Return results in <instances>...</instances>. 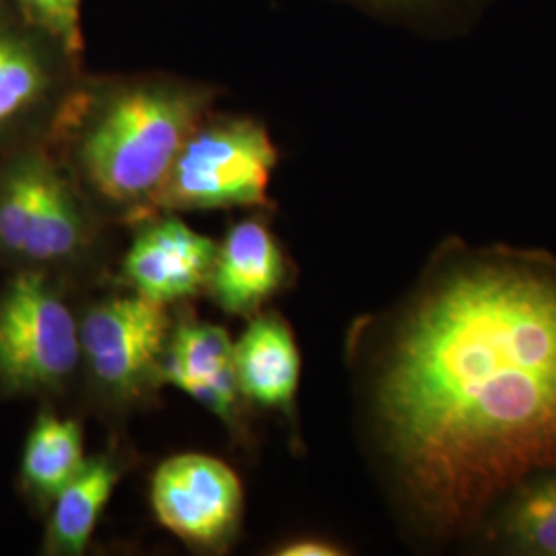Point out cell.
<instances>
[{
	"label": "cell",
	"mask_w": 556,
	"mask_h": 556,
	"mask_svg": "<svg viewBox=\"0 0 556 556\" xmlns=\"http://www.w3.org/2000/svg\"><path fill=\"white\" fill-rule=\"evenodd\" d=\"M376 11L418 23H450L470 4V0H357Z\"/></svg>",
	"instance_id": "17"
},
{
	"label": "cell",
	"mask_w": 556,
	"mask_h": 556,
	"mask_svg": "<svg viewBox=\"0 0 556 556\" xmlns=\"http://www.w3.org/2000/svg\"><path fill=\"white\" fill-rule=\"evenodd\" d=\"M20 20L60 46L71 59L83 56L80 0H13Z\"/></svg>",
	"instance_id": "16"
},
{
	"label": "cell",
	"mask_w": 556,
	"mask_h": 556,
	"mask_svg": "<svg viewBox=\"0 0 556 556\" xmlns=\"http://www.w3.org/2000/svg\"><path fill=\"white\" fill-rule=\"evenodd\" d=\"M293 264L268 219L252 215L233 223L217 243L206 293L220 312L252 318L291 282Z\"/></svg>",
	"instance_id": "11"
},
{
	"label": "cell",
	"mask_w": 556,
	"mask_h": 556,
	"mask_svg": "<svg viewBox=\"0 0 556 556\" xmlns=\"http://www.w3.org/2000/svg\"><path fill=\"white\" fill-rule=\"evenodd\" d=\"M358 427L397 519L447 544L556 468V256L447 239L346 337Z\"/></svg>",
	"instance_id": "1"
},
{
	"label": "cell",
	"mask_w": 556,
	"mask_h": 556,
	"mask_svg": "<svg viewBox=\"0 0 556 556\" xmlns=\"http://www.w3.org/2000/svg\"><path fill=\"white\" fill-rule=\"evenodd\" d=\"M239 390L248 404L295 418L301 353L291 324L266 307L233 340Z\"/></svg>",
	"instance_id": "12"
},
{
	"label": "cell",
	"mask_w": 556,
	"mask_h": 556,
	"mask_svg": "<svg viewBox=\"0 0 556 556\" xmlns=\"http://www.w3.org/2000/svg\"><path fill=\"white\" fill-rule=\"evenodd\" d=\"M119 277L126 289L167 307L206 293L217 241L192 229L176 213H157L132 227Z\"/></svg>",
	"instance_id": "9"
},
{
	"label": "cell",
	"mask_w": 556,
	"mask_h": 556,
	"mask_svg": "<svg viewBox=\"0 0 556 556\" xmlns=\"http://www.w3.org/2000/svg\"><path fill=\"white\" fill-rule=\"evenodd\" d=\"M482 530L509 553L556 556V468L516 486Z\"/></svg>",
	"instance_id": "15"
},
{
	"label": "cell",
	"mask_w": 556,
	"mask_h": 556,
	"mask_svg": "<svg viewBox=\"0 0 556 556\" xmlns=\"http://www.w3.org/2000/svg\"><path fill=\"white\" fill-rule=\"evenodd\" d=\"M126 457L118 450H105L87 457L48 509L41 553L48 556H80L87 553L101 516L126 472Z\"/></svg>",
	"instance_id": "13"
},
{
	"label": "cell",
	"mask_w": 556,
	"mask_h": 556,
	"mask_svg": "<svg viewBox=\"0 0 556 556\" xmlns=\"http://www.w3.org/2000/svg\"><path fill=\"white\" fill-rule=\"evenodd\" d=\"M174 318L172 307L126 287L80 309V379L105 413L126 415L157 396Z\"/></svg>",
	"instance_id": "6"
},
{
	"label": "cell",
	"mask_w": 556,
	"mask_h": 556,
	"mask_svg": "<svg viewBox=\"0 0 556 556\" xmlns=\"http://www.w3.org/2000/svg\"><path fill=\"white\" fill-rule=\"evenodd\" d=\"M79 77V60L23 21L0 17V157L46 139Z\"/></svg>",
	"instance_id": "8"
},
{
	"label": "cell",
	"mask_w": 556,
	"mask_h": 556,
	"mask_svg": "<svg viewBox=\"0 0 556 556\" xmlns=\"http://www.w3.org/2000/svg\"><path fill=\"white\" fill-rule=\"evenodd\" d=\"M161 381L199 402L227 431L248 438V402L239 390L233 340L225 328L184 309L174 318Z\"/></svg>",
	"instance_id": "10"
},
{
	"label": "cell",
	"mask_w": 556,
	"mask_h": 556,
	"mask_svg": "<svg viewBox=\"0 0 556 556\" xmlns=\"http://www.w3.org/2000/svg\"><path fill=\"white\" fill-rule=\"evenodd\" d=\"M105 227L43 140L0 157V266L68 280L93 260Z\"/></svg>",
	"instance_id": "3"
},
{
	"label": "cell",
	"mask_w": 556,
	"mask_h": 556,
	"mask_svg": "<svg viewBox=\"0 0 556 556\" xmlns=\"http://www.w3.org/2000/svg\"><path fill=\"white\" fill-rule=\"evenodd\" d=\"M153 516L169 534L204 555L227 553L243 519V484L219 457L186 452L163 459L151 477Z\"/></svg>",
	"instance_id": "7"
},
{
	"label": "cell",
	"mask_w": 556,
	"mask_h": 556,
	"mask_svg": "<svg viewBox=\"0 0 556 556\" xmlns=\"http://www.w3.org/2000/svg\"><path fill=\"white\" fill-rule=\"evenodd\" d=\"M2 2H4V0H0V7H2Z\"/></svg>",
	"instance_id": "19"
},
{
	"label": "cell",
	"mask_w": 556,
	"mask_h": 556,
	"mask_svg": "<svg viewBox=\"0 0 556 556\" xmlns=\"http://www.w3.org/2000/svg\"><path fill=\"white\" fill-rule=\"evenodd\" d=\"M277 165V142L264 122L213 110L184 140L153 213L268 208Z\"/></svg>",
	"instance_id": "4"
},
{
	"label": "cell",
	"mask_w": 556,
	"mask_h": 556,
	"mask_svg": "<svg viewBox=\"0 0 556 556\" xmlns=\"http://www.w3.org/2000/svg\"><path fill=\"white\" fill-rule=\"evenodd\" d=\"M85 462V435L79 420L62 417L52 406H41L21 454L23 497L46 516L60 491L79 475Z\"/></svg>",
	"instance_id": "14"
},
{
	"label": "cell",
	"mask_w": 556,
	"mask_h": 556,
	"mask_svg": "<svg viewBox=\"0 0 556 556\" xmlns=\"http://www.w3.org/2000/svg\"><path fill=\"white\" fill-rule=\"evenodd\" d=\"M219 89L167 73L83 77L43 142L108 225L151 219L174 160Z\"/></svg>",
	"instance_id": "2"
},
{
	"label": "cell",
	"mask_w": 556,
	"mask_h": 556,
	"mask_svg": "<svg viewBox=\"0 0 556 556\" xmlns=\"http://www.w3.org/2000/svg\"><path fill=\"white\" fill-rule=\"evenodd\" d=\"M64 278L11 270L0 289V396H64L80 378L79 314Z\"/></svg>",
	"instance_id": "5"
},
{
	"label": "cell",
	"mask_w": 556,
	"mask_h": 556,
	"mask_svg": "<svg viewBox=\"0 0 556 556\" xmlns=\"http://www.w3.org/2000/svg\"><path fill=\"white\" fill-rule=\"evenodd\" d=\"M346 553L342 544L318 536L289 538L270 551L275 556H342Z\"/></svg>",
	"instance_id": "18"
}]
</instances>
